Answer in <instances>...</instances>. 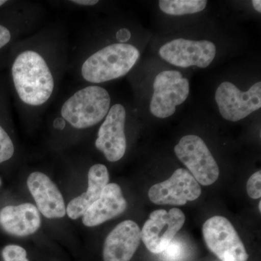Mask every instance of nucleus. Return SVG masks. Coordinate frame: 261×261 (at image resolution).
<instances>
[{"mask_svg": "<svg viewBox=\"0 0 261 261\" xmlns=\"http://www.w3.org/2000/svg\"><path fill=\"white\" fill-rule=\"evenodd\" d=\"M69 56L66 31L58 24L38 29L15 44L4 72L20 114L32 118L47 111L68 72Z\"/></svg>", "mask_w": 261, "mask_h": 261, "instance_id": "1", "label": "nucleus"}, {"mask_svg": "<svg viewBox=\"0 0 261 261\" xmlns=\"http://www.w3.org/2000/svg\"><path fill=\"white\" fill-rule=\"evenodd\" d=\"M140 56L134 44L117 37L116 42L99 46L80 38L70 50L68 72L82 84L99 85L128 74Z\"/></svg>", "mask_w": 261, "mask_h": 261, "instance_id": "2", "label": "nucleus"}, {"mask_svg": "<svg viewBox=\"0 0 261 261\" xmlns=\"http://www.w3.org/2000/svg\"><path fill=\"white\" fill-rule=\"evenodd\" d=\"M111 106V97L100 85L81 84L58 103L51 113V127L58 133L84 132L101 123Z\"/></svg>", "mask_w": 261, "mask_h": 261, "instance_id": "3", "label": "nucleus"}, {"mask_svg": "<svg viewBox=\"0 0 261 261\" xmlns=\"http://www.w3.org/2000/svg\"><path fill=\"white\" fill-rule=\"evenodd\" d=\"M42 9L37 3L16 1L0 13V68L4 69L7 57L19 41L38 30Z\"/></svg>", "mask_w": 261, "mask_h": 261, "instance_id": "4", "label": "nucleus"}, {"mask_svg": "<svg viewBox=\"0 0 261 261\" xmlns=\"http://www.w3.org/2000/svg\"><path fill=\"white\" fill-rule=\"evenodd\" d=\"M175 153L199 185L209 186L219 177V168L205 142L198 136L187 135L175 146Z\"/></svg>", "mask_w": 261, "mask_h": 261, "instance_id": "5", "label": "nucleus"}, {"mask_svg": "<svg viewBox=\"0 0 261 261\" xmlns=\"http://www.w3.org/2000/svg\"><path fill=\"white\" fill-rule=\"evenodd\" d=\"M206 245L221 261H247L245 245L236 229L226 218L216 216L202 226Z\"/></svg>", "mask_w": 261, "mask_h": 261, "instance_id": "6", "label": "nucleus"}, {"mask_svg": "<svg viewBox=\"0 0 261 261\" xmlns=\"http://www.w3.org/2000/svg\"><path fill=\"white\" fill-rule=\"evenodd\" d=\"M149 110L154 116L166 118L176 112L190 94V83L177 70H165L154 79Z\"/></svg>", "mask_w": 261, "mask_h": 261, "instance_id": "7", "label": "nucleus"}, {"mask_svg": "<svg viewBox=\"0 0 261 261\" xmlns=\"http://www.w3.org/2000/svg\"><path fill=\"white\" fill-rule=\"evenodd\" d=\"M126 108L121 103H116L111 106L98 129L94 145L110 162L120 161L126 153Z\"/></svg>", "mask_w": 261, "mask_h": 261, "instance_id": "8", "label": "nucleus"}, {"mask_svg": "<svg viewBox=\"0 0 261 261\" xmlns=\"http://www.w3.org/2000/svg\"><path fill=\"white\" fill-rule=\"evenodd\" d=\"M185 222V214L176 207L169 211L162 209L154 211L149 215L141 230V240L149 252L162 253Z\"/></svg>", "mask_w": 261, "mask_h": 261, "instance_id": "9", "label": "nucleus"}, {"mask_svg": "<svg viewBox=\"0 0 261 261\" xmlns=\"http://www.w3.org/2000/svg\"><path fill=\"white\" fill-rule=\"evenodd\" d=\"M216 102L224 119L236 122L246 118L261 108V83L257 82L247 92L225 82L216 89Z\"/></svg>", "mask_w": 261, "mask_h": 261, "instance_id": "10", "label": "nucleus"}, {"mask_svg": "<svg viewBox=\"0 0 261 261\" xmlns=\"http://www.w3.org/2000/svg\"><path fill=\"white\" fill-rule=\"evenodd\" d=\"M159 55L164 61L181 68H205L214 61L216 47L210 41L180 38L163 45L160 48Z\"/></svg>", "mask_w": 261, "mask_h": 261, "instance_id": "11", "label": "nucleus"}, {"mask_svg": "<svg viewBox=\"0 0 261 261\" xmlns=\"http://www.w3.org/2000/svg\"><path fill=\"white\" fill-rule=\"evenodd\" d=\"M201 193L200 185L191 173L178 168L167 180L151 187L148 197L156 205H184L198 199Z\"/></svg>", "mask_w": 261, "mask_h": 261, "instance_id": "12", "label": "nucleus"}, {"mask_svg": "<svg viewBox=\"0 0 261 261\" xmlns=\"http://www.w3.org/2000/svg\"><path fill=\"white\" fill-rule=\"evenodd\" d=\"M27 186L39 213L48 219H61L66 214L64 199L59 189L45 173H31Z\"/></svg>", "mask_w": 261, "mask_h": 261, "instance_id": "13", "label": "nucleus"}, {"mask_svg": "<svg viewBox=\"0 0 261 261\" xmlns=\"http://www.w3.org/2000/svg\"><path fill=\"white\" fill-rule=\"evenodd\" d=\"M141 229L132 220L117 225L108 235L103 247L104 261H130L140 246Z\"/></svg>", "mask_w": 261, "mask_h": 261, "instance_id": "14", "label": "nucleus"}, {"mask_svg": "<svg viewBox=\"0 0 261 261\" xmlns=\"http://www.w3.org/2000/svg\"><path fill=\"white\" fill-rule=\"evenodd\" d=\"M126 207L127 202L119 185L108 184L100 197L86 211L82 222L88 227L99 226L123 214Z\"/></svg>", "mask_w": 261, "mask_h": 261, "instance_id": "15", "label": "nucleus"}, {"mask_svg": "<svg viewBox=\"0 0 261 261\" xmlns=\"http://www.w3.org/2000/svg\"><path fill=\"white\" fill-rule=\"evenodd\" d=\"M40 213L32 203L9 205L0 211V226L9 234L27 237L37 232L41 226Z\"/></svg>", "mask_w": 261, "mask_h": 261, "instance_id": "16", "label": "nucleus"}, {"mask_svg": "<svg viewBox=\"0 0 261 261\" xmlns=\"http://www.w3.org/2000/svg\"><path fill=\"white\" fill-rule=\"evenodd\" d=\"M109 172L105 165L97 163L91 166L88 172L87 191L73 199L66 207V214L70 219L82 217L87 209L98 200L105 187L109 184Z\"/></svg>", "mask_w": 261, "mask_h": 261, "instance_id": "17", "label": "nucleus"}, {"mask_svg": "<svg viewBox=\"0 0 261 261\" xmlns=\"http://www.w3.org/2000/svg\"><path fill=\"white\" fill-rule=\"evenodd\" d=\"M11 99L6 77L0 73V164L13 159L15 152V143L8 129L12 121Z\"/></svg>", "mask_w": 261, "mask_h": 261, "instance_id": "18", "label": "nucleus"}, {"mask_svg": "<svg viewBox=\"0 0 261 261\" xmlns=\"http://www.w3.org/2000/svg\"><path fill=\"white\" fill-rule=\"evenodd\" d=\"M205 0H161L160 9L170 15H183L200 13L205 9Z\"/></svg>", "mask_w": 261, "mask_h": 261, "instance_id": "19", "label": "nucleus"}, {"mask_svg": "<svg viewBox=\"0 0 261 261\" xmlns=\"http://www.w3.org/2000/svg\"><path fill=\"white\" fill-rule=\"evenodd\" d=\"M2 256L4 261H29L25 249L19 245H7L2 251Z\"/></svg>", "mask_w": 261, "mask_h": 261, "instance_id": "20", "label": "nucleus"}, {"mask_svg": "<svg viewBox=\"0 0 261 261\" xmlns=\"http://www.w3.org/2000/svg\"><path fill=\"white\" fill-rule=\"evenodd\" d=\"M247 195L250 198L257 200L261 197V172L257 171L249 178L247 183Z\"/></svg>", "mask_w": 261, "mask_h": 261, "instance_id": "21", "label": "nucleus"}, {"mask_svg": "<svg viewBox=\"0 0 261 261\" xmlns=\"http://www.w3.org/2000/svg\"><path fill=\"white\" fill-rule=\"evenodd\" d=\"M163 252L165 258L168 261H178L182 257L184 249L179 244L171 242Z\"/></svg>", "mask_w": 261, "mask_h": 261, "instance_id": "22", "label": "nucleus"}, {"mask_svg": "<svg viewBox=\"0 0 261 261\" xmlns=\"http://www.w3.org/2000/svg\"><path fill=\"white\" fill-rule=\"evenodd\" d=\"M16 1H10V0H0V13L5 11L10 7L13 6Z\"/></svg>", "mask_w": 261, "mask_h": 261, "instance_id": "23", "label": "nucleus"}, {"mask_svg": "<svg viewBox=\"0 0 261 261\" xmlns=\"http://www.w3.org/2000/svg\"><path fill=\"white\" fill-rule=\"evenodd\" d=\"M253 5L254 9L256 10L258 13H261V1L260 0H253L252 2Z\"/></svg>", "mask_w": 261, "mask_h": 261, "instance_id": "24", "label": "nucleus"}, {"mask_svg": "<svg viewBox=\"0 0 261 261\" xmlns=\"http://www.w3.org/2000/svg\"><path fill=\"white\" fill-rule=\"evenodd\" d=\"M259 211H261V201L259 202Z\"/></svg>", "mask_w": 261, "mask_h": 261, "instance_id": "25", "label": "nucleus"}, {"mask_svg": "<svg viewBox=\"0 0 261 261\" xmlns=\"http://www.w3.org/2000/svg\"><path fill=\"white\" fill-rule=\"evenodd\" d=\"M0 185H1V179H0Z\"/></svg>", "mask_w": 261, "mask_h": 261, "instance_id": "26", "label": "nucleus"}, {"mask_svg": "<svg viewBox=\"0 0 261 261\" xmlns=\"http://www.w3.org/2000/svg\"><path fill=\"white\" fill-rule=\"evenodd\" d=\"M1 70H3V69H2L1 68H0V71H1Z\"/></svg>", "mask_w": 261, "mask_h": 261, "instance_id": "27", "label": "nucleus"}]
</instances>
